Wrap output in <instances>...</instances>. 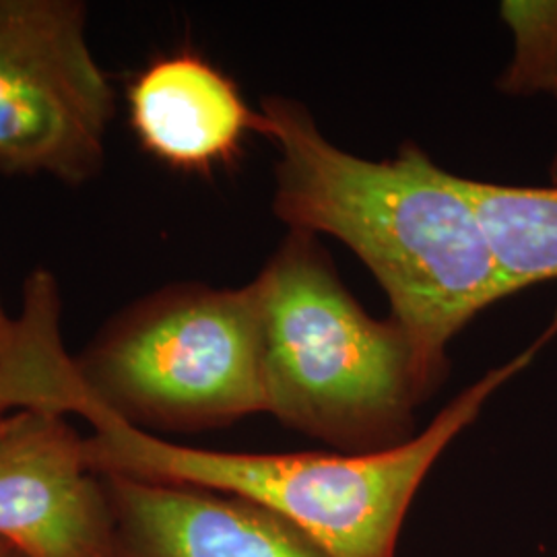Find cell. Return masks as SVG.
Segmentation results:
<instances>
[{
  "label": "cell",
  "mask_w": 557,
  "mask_h": 557,
  "mask_svg": "<svg viewBox=\"0 0 557 557\" xmlns=\"http://www.w3.org/2000/svg\"><path fill=\"white\" fill-rule=\"evenodd\" d=\"M128 110L140 145L184 172L234 160L244 139L264 126L236 83L195 54L149 64L128 89Z\"/></svg>",
  "instance_id": "cell-8"
},
{
  "label": "cell",
  "mask_w": 557,
  "mask_h": 557,
  "mask_svg": "<svg viewBox=\"0 0 557 557\" xmlns=\"http://www.w3.org/2000/svg\"><path fill=\"white\" fill-rule=\"evenodd\" d=\"M262 135L275 143L273 211L294 232L333 236L379 278L430 388L446 376L448 345L508 298L465 178L416 143L366 160L326 139L304 103L269 96Z\"/></svg>",
  "instance_id": "cell-1"
},
{
  "label": "cell",
  "mask_w": 557,
  "mask_h": 557,
  "mask_svg": "<svg viewBox=\"0 0 557 557\" xmlns=\"http://www.w3.org/2000/svg\"><path fill=\"white\" fill-rule=\"evenodd\" d=\"M552 96L557 100V83L556 87H554V91H552ZM549 172H552V182L557 184V149L556 153H554V160H552V168H549Z\"/></svg>",
  "instance_id": "cell-13"
},
{
  "label": "cell",
  "mask_w": 557,
  "mask_h": 557,
  "mask_svg": "<svg viewBox=\"0 0 557 557\" xmlns=\"http://www.w3.org/2000/svg\"><path fill=\"white\" fill-rule=\"evenodd\" d=\"M11 331H13V319L7 317V312L2 310V304H0V372H2V363H4L9 341H11Z\"/></svg>",
  "instance_id": "cell-11"
},
{
  "label": "cell",
  "mask_w": 557,
  "mask_h": 557,
  "mask_svg": "<svg viewBox=\"0 0 557 557\" xmlns=\"http://www.w3.org/2000/svg\"><path fill=\"white\" fill-rule=\"evenodd\" d=\"M499 15L512 36L499 91L517 98L552 94L557 83V0H506Z\"/></svg>",
  "instance_id": "cell-10"
},
{
  "label": "cell",
  "mask_w": 557,
  "mask_h": 557,
  "mask_svg": "<svg viewBox=\"0 0 557 557\" xmlns=\"http://www.w3.org/2000/svg\"><path fill=\"white\" fill-rule=\"evenodd\" d=\"M267 413L343 455L413 438L434 393L397 320L370 317L341 283L319 236L294 232L257 278Z\"/></svg>",
  "instance_id": "cell-3"
},
{
  "label": "cell",
  "mask_w": 557,
  "mask_h": 557,
  "mask_svg": "<svg viewBox=\"0 0 557 557\" xmlns=\"http://www.w3.org/2000/svg\"><path fill=\"white\" fill-rule=\"evenodd\" d=\"M114 557H324L281 518L220 492L101 475Z\"/></svg>",
  "instance_id": "cell-7"
},
{
  "label": "cell",
  "mask_w": 557,
  "mask_h": 557,
  "mask_svg": "<svg viewBox=\"0 0 557 557\" xmlns=\"http://www.w3.org/2000/svg\"><path fill=\"white\" fill-rule=\"evenodd\" d=\"M114 510L69 416H0V539L23 557H114Z\"/></svg>",
  "instance_id": "cell-6"
},
{
  "label": "cell",
  "mask_w": 557,
  "mask_h": 557,
  "mask_svg": "<svg viewBox=\"0 0 557 557\" xmlns=\"http://www.w3.org/2000/svg\"><path fill=\"white\" fill-rule=\"evenodd\" d=\"M81 0H0V174L79 186L106 163L116 94Z\"/></svg>",
  "instance_id": "cell-5"
},
{
  "label": "cell",
  "mask_w": 557,
  "mask_h": 557,
  "mask_svg": "<svg viewBox=\"0 0 557 557\" xmlns=\"http://www.w3.org/2000/svg\"><path fill=\"white\" fill-rule=\"evenodd\" d=\"M510 296L557 278V184L465 178Z\"/></svg>",
  "instance_id": "cell-9"
},
{
  "label": "cell",
  "mask_w": 557,
  "mask_h": 557,
  "mask_svg": "<svg viewBox=\"0 0 557 557\" xmlns=\"http://www.w3.org/2000/svg\"><path fill=\"white\" fill-rule=\"evenodd\" d=\"M0 557H23L20 552L13 547V545H9L4 539H0Z\"/></svg>",
  "instance_id": "cell-12"
},
{
  "label": "cell",
  "mask_w": 557,
  "mask_h": 557,
  "mask_svg": "<svg viewBox=\"0 0 557 557\" xmlns=\"http://www.w3.org/2000/svg\"><path fill=\"white\" fill-rule=\"evenodd\" d=\"M557 337V312L524 351L453 398L416 436L372 455L227 453L186 446L126 425L81 395L59 361L36 405L85 419V457L100 475L145 479L246 499L292 524L324 557H398L407 515L440 457Z\"/></svg>",
  "instance_id": "cell-2"
},
{
  "label": "cell",
  "mask_w": 557,
  "mask_h": 557,
  "mask_svg": "<svg viewBox=\"0 0 557 557\" xmlns=\"http://www.w3.org/2000/svg\"><path fill=\"white\" fill-rule=\"evenodd\" d=\"M66 376L147 434H195L267 413L257 283H178L108 320Z\"/></svg>",
  "instance_id": "cell-4"
}]
</instances>
